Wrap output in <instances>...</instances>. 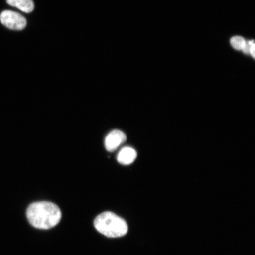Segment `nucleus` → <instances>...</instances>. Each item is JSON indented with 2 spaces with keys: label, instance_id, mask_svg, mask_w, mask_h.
<instances>
[{
  "label": "nucleus",
  "instance_id": "2",
  "mask_svg": "<svg viewBox=\"0 0 255 255\" xmlns=\"http://www.w3.org/2000/svg\"><path fill=\"white\" fill-rule=\"evenodd\" d=\"M95 228L108 238H119L127 234L128 227L125 220L111 212L99 215L94 221Z\"/></svg>",
  "mask_w": 255,
  "mask_h": 255
},
{
  "label": "nucleus",
  "instance_id": "6",
  "mask_svg": "<svg viewBox=\"0 0 255 255\" xmlns=\"http://www.w3.org/2000/svg\"><path fill=\"white\" fill-rule=\"evenodd\" d=\"M7 4L20 9L25 13L33 11L34 4L33 0H7Z\"/></svg>",
  "mask_w": 255,
  "mask_h": 255
},
{
  "label": "nucleus",
  "instance_id": "7",
  "mask_svg": "<svg viewBox=\"0 0 255 255\" xmlns=\"http://www.w3.org/2000/svg\"><path fill=\"white\" fill-rule=\"evenodd\" d=\"M246 41L241 36H235L231 39V44L234 49L237 50H242L245 46Z\"/></svg>",
  "mask_w": 255,
  "mask_h": 255
},
{
  "label": "nucleus",
  "instance_id": "8",
  "mask_svg": "<svg viewBox=\"0 0 255 255\" xmlns=\"http://www.w3.org/2000/svg\"><path fill=\"white\" fill-rule=\"evenodd\" d=\"M253 40L246 41V43H245V46L243 47V49H242V51H243L244 53L245 54H247V55H248V54H250V47L251 45L252 42H253Z\"/></svg>",
  "mask_w": 255,
  "mask_h": 255
},
{
  "label": "nucleus",
  "instance_id": "9",
  "mask_svg": "<svg viewBox=\"0 0 255 255\" xmlns=\"http://www.w3.org/2000/svg\"><path fill=\"white\" fill-rule=\"evenodd\" d=\"M250 55L253 56V58L255 59V45L254 41H253V42L251 43L250 50Z\"/></svg>",
  "mask_w": 255,
  "mask_h": 255
},
{
  "label": "nucleus",
  "instance_id": "3",
  "mask_svg": "<svg viewBox=\"0 0 255 255\" xmlns=\"http://www.w3.org/2000/svg\"><path fill=\"white\" fill-rule=\"evenodd\" d=\"M0 20L3 25L10 30H22L27 25L26 19L23 15L9 10L2 12Z\"/></svg>",
  "mask_w": 255,
  "mask_h": 255
},
{
  "label": "nucleus",
  "instance_id": "4",
  "mask_svg": "<svg viewBox=\"0 0 255 255\" xmlns=\"http://www.w3.org/2000/svg\"><path fill=\"white\" fill-rule=\"evenodd\" d=\"M126 140L125 133L119 130H114L105 138V148L108 151L113 152L125 142Z\"/></svg>",
  "mask_w": 255,
  "mask_h": 255
},
{
  "label": "nucleus",
  "instance_id": "1",
  "mask_svg": "<svg viewBox=\"0 0 255 255\" xmlns=\"http://www.w3.org/2000/svg\"><path fill=\"white\" fill-rule=\"evenodd\" d=\"M26 215L32 226L43 230L55 227L62 218L59 207L55 203L44 201L31 204L28 207Z\"/></svg>",
  "mask_w": 255,
  "mask_h": 255
},
{
  "label": "nucleus",
  "instance_id": "5",
  "mask_svg": "<svg viewBox=\"0 0 255 255\" xmlns=\"http://www.w3.org/2000/svg\"><path fill=\"white\" fill-rule=\"evenodd\" d=\"M137 157V153L131 147H124L121 149L117 156V161L121 164L128 165L133 163Z\"/></svg>",
  "mask_w": 255,
  "mask_h": 255
}]
</instances>
